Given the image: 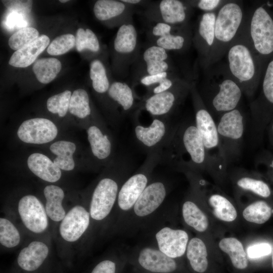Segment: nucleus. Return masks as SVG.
<instances>
[{"label": "nucleus", "mask_w": 273, "mask_h": 273, "mask_svg": "<svg viewBox=\"0 0 273 273\" xmlns=\"http://www.w3.org/2000/svg\"><path fill=\"white\" fill-rule=\"evenodd\" d=\"M161 163L181 172L208 170L206 150L195 121L187 120L176 124L162 151Z\"/></svg>", "instance_id": "f257e3e1"}, {"label": "nucleus", "mask_w": 273, "mask_h": 273, "mask_svg": "<svg viewBox=\"0 0 273 273\" xmlns=\"http://www.w3.org/2000/svg\"><path fill=\"white\" fill-rule=\"evenodd\" d=\"M169 191V184L165 178L153 176L119 231L127 235L140 231L148 232L155 225L165 221V216L160 214Z\"/></svg>", "instance_id": "f03ea898"}, {"label": "nucleus", "mask_w": 273, "mask_h": 273, "mask_svg": "<svg viewBox=\"0 0 273 273\" xmlns=\"http://www.w3.org/2000/svg\"><path fill=\"white\" fill-rule=\"evenodd\" d=\"M134 164L130 156L124 154L115 161L111 174L102 177L96 186L91 198L90 218L101 222L115 208L119 192L125 180L133 172Z\"/></svg>", "instance_id": "7ed1b4c3"}, {"label": "nucleus", "mask_w": 273, "mask_h": 273, "mask_svg": "<svg viewBox=\"0 0 273 273\" xmlns=\"http://www.w3.org/2000/svg\"><path fill=\"white\" fill-rule=\"evenodd\" d=\"M162 151L147 153L142 165L121 186L115 207L118 229L149 183L155 167L161 163Z\"/></svg>", "instance_id": "20e7f679"}, {"label": "nucleus", "mask_w": 273, "mask_h": 273, "mask_svg": "<svg viewBox=\"0 0 273 273\" xmlns=\"http://www.w3.org/2000/svg\"><path fill=\"white\" fill-rule=\"evenodd\" d=\"M195 108V123L202 140L207 158L208 170L222 174L227 164L220 145L216 123L205 106L201 96L191 89Z\"/></svg>", "instance_id": "39448f33"}, {"label": "nucleus", "mask_w": 273, "mask_h": 273, "mask_svg": "<svg viewBox=\"0 0 273 273\" xmlns=\"http://www.w3.org/2000/svg\"><path fill=\"white\" fill-rule=\"evenodd\" d=\"M216 125L220 145L228 165L238 158L241 153L245 128L244 116L236 108L221 115Z\"/></svg>", "instance_id": "423d86ee"}, {"label": "nucleus", "mask_w": 273, "mask_h": 273, "mask_svg": "<svg viewBox=\"0 0 273 273\" xmlns=\"http://www.w3.org/2000/svg\"><path fill=\"white\" fill-rule=\"evenodd\" d=\"M139 114L133 115V133L139 146L147 153L161 150L171 139L175 125L172 124L168 117H153L148 126L143 125L139 120Z\"/></svg>", "instance_id": "0eeeda50"}, {"label": "nucleus", "mask_w": 273, "mask_h": 273, "mask_svg": "<svg viewBox=\"0 0 273 273\" xmlns=\"http://www.w3.org/2000/svg\"><path fill=\"white\" fill-rule=\"evenodd\" d=\"M190 90V86L187 84L176 81L168 90L144 97L136 104L135 111L140 112L141 110H145L153 117H168Z\"/></svg>", "instance_id": "6e6552de"}, {"label": "nucleus", "mask_w": 273, "mask_h": 273, "mask_svg": "<svg viewBox=\"0 0 273 273\" xmlns=\"http://www.w3.org/2000/svg\"><path fill=\"white\" fill-rule=\"evenodd\" d=\"M148 232L151 237V243L169 257L176 259L185 254L189 242V235L185 231L165 225L164 221Z\"/></svg>", "instance_id": "1a4fd4ad"}, {"label": "nucleus", "mask_w": 273, "mask_h": 273, "mask_svg": "<svg viewBox=\"0 0 273 273\" xmlns=\"http://www.w3.org/2000/svg\"><path fill=\"white\" fill-rule=\"evenodd\" d=\"M130 251V259L148 272L172 273L177 269L175 258L166 255L151 243L137 246Z\"/></svg>", "instance_id": "9d476101"}, {"label": "nucleus", "mask_w": 273, "mask_h": 273, "mask_svg": "<svg viewBox=\"0 0 273 273\" xmlns=\"http://www.w3.org/2000/svg\"><path fill=\"white\" fill-rule=\"evenodd\" d=\"M216 92L204 104L214 118H218L223 114L237 108L242 95V89L235 81L223 80L219 85Z\"/></svg>", "instance_id": "9b49d317"}, {"label": "nucleus", "mask_w": 273, "mask_h": 273, "mask_svg": "<svg viewBox=\"0 0 273 273\" xmlns=\"http://www.w3.org/2000/svg\"><path fill=\"white\" fill-rule=\"evenodd\" d=\"M250 35L255 50L262 55L273 52V20L262 7L254 11L250 22Z\"/></svg>", "instance_id": "f8f14e48"}, {"label": "nucleus", "mask_w": 273, "mask_h": 273, "mask_svg": "<svg viewBox=\"0 0 273 273\" xmlns=\"http://www.w3.org/2000/svg\"><path fill=\"white\" fill-rule=\"evenodd\" d=\"M242 18L243 12L238 4L234 2L225 4L216 18L215 38L220 42L230 41L237 33Z\"/></svg>", "instance_id": "ddd939ff"}, {"label": "nucleus", "mask_w": 273, "mask_h": 273, "mask_svg": "<svg viewBox=\"0 0 273 273\" xmlns=\"http://www.w3.org/2000/svg\"><path fill=\"white\" fill-rule=\"evenodd\" d=\"M58 134L56 125L51 120L35 118L23 122L18 128L17 135L23 142L42 144L52 141Z\"/></svg>", "instance_id": "4468645a"}, {"label": "nucleus", "mask_w": 273, "mask_h": 273, "mask_svg": "<svg viewBox=\"0 0 273 273\" xmlns=\"http://www.w3.org/2000/svg\"><path fill=\"white\" fill-rule=\"evenodd\" d=\"M228 59L233 75L241 83H250L254 76L255 66L249 49L243 44H235L229 50Z\"/></svg>", "instance_id": "2eb2a0df"}, {"label": "nucleus", "mask_w": 273, "mask_h": 273, "mask_svg": "<svg viewBox=\"0 0 273 273\" xmlns=\"http://www.w3.org/2000/svg\"><path fill=\"white\" fill-rule=\"evenodd\" d=\"M18 212L23 223L30 231L40 233L47 229L48 221L46 209L34 196L23 197L19 202Z\"/></svg>", "instance_id": "dca6fc26"}, {"label": "nucleus", "mask_w": 273, "mask_h": 273, "mask_svg": "<svg viewBox=\"0 0 273 273\" xmlns=\"http://www.w3.org/2000/svg\"><path fill=\"white\" fill-rule=\"evenodd\" d=\"M89 212L81 206L71 208L62 219L59 232L62 238L68 242L77 241L88 229Z\"/></svg>", "instance_id": "f3484780"}, {"label": "nucleus", "mask_w": 273, "mask_h": 273, "mask_svg": "<svg viewBox=\"0 0 273 273\" xmlns=\"http://www.w3.org/2000/svg\"><path fill=\"white\" fill-rule=\"evenodd\" d=\"M49 43L50 38L48 36H40L34 41L16 51L11 57L9 64L15 67H28L49 46Z\"/></svg>", "instance_id": "a211bd4d"}, {"label": "nucleus", "mask_w": 273, "mask_h": 273, "mask_svg": "<svg viewBox=\"0 0 273 273\" xmlns=\"http://www.w3.org/2000/svg\"><path fill=\"white\" fill-rule=\"evenodd\" d=\"M27 165L35 175L48 182H56L61 176V169L48 157L41 153L30 155Z\"/></svg>", "instance_id": "6ab92c4d"}, {"label": "nucleus", "mask_w": 273, "mask_h": 273, "mask_svg": "<svg viewBox=\"0 0 273 273\" xmlns=\"http://www.w3.org/2000/svg\"><path fill=\"white\" fill-rule=\"evenodd\" d=\"M48 253V247L44 243L33 241L21 250L18 256V264L25 270H35L42 264Z\"/></svg>", "instance_id": "aec40b11"}, {"label": "nucleus", "mask_w": 273, "mask_h": 273, "mask_svg": "<svg viewBox=\"0 0 273 273\" xmlns=\"http://www.w3.org/2000/svg\"><path fill=\"white\" fill-rule=\"evenodd\" d=\"M105 132L97 125H90L87 130L92 152L95 158L101 161L109 159L113 151L112 139Z\"/></svg>", "instance_id": "412c9836"}, {"label": "nucleus", "mask_w": 273, "mask_h": 273, "mask_svg": "<svg viewBox=\"0 0 273 273\" xmlns=\"http://www.w3.org/2000/svg\"><path fill=\"white\" fill-rule=\"evenodd\" d=\"M138 33L134 26L128 22L123 23L118 28L114 40L115 51L123 57L131 55L136 50Z\"/></svg>", "instance_id": "4be33fe9"}, {"label": "nucleus", "mask_w": 273, "mask_h": 273, "mask_svg": "<svg viewBox=\"0 0 273 273\" xmlns=\"http://www.w3.org/2000/svg\"><path fill=\"white\" fill-rule=\"evenodd\" d=\"M159 17L161 22L171 26L181 24L187 18L186 7L178 0H162L158 5Z\"/></svg>", "instance_id": "5701e85b"}, {"label": "nucleus", "mask_w": 273, "mask_h": 273, "mask_svg": "<svg viewBox=\"0 0 273 273\" xmlns=\"http://www.w3.org/2000/svg\"><path fill=\"white\" fill-rule=\"evenodd\" d=\"M46 199V211L47 215L53 221L62 220L66 215L62 203L64 197L63 190L58 186L49 185L43 190Z\"/></svg>", "instance_id": "b1692460"}, {"label": "nucleus", "mask_w": 273, "mask_h": 273, "mask_svg": "<svg viewBox=\"0 0 273 273\" xmlns=\"http://www.w3.org/2000/svg\"><path fill=\"white\" fill-rule=\"evenodd\" d=\"M167 51L156 45H153L145 50L143 58L146 65L148 75H155L167 72L169 68L167 62Z\"/></svg>", "instance_id": "393cba45"}, {"label": "nucleus", "mask_w": 273, "mask_h": 273, "mask_svg": "<svg viewBox=\"0 0 273 273\" xmlns=\"http://www.w3.org/2000/svg\"><path fill=\"white\" fill-rule=\"evenodd\" d=\"M186 254L191 267L195 271L203 273L207 270V250L201 239L194 237L189 241Z\"/></svg>", "instance_id": "a878e982"}, {"label": "nucleus", "mask_w": 273, "mask_h": 273, "mask_svg": "<svg viewBox=\"0 0 273 273\" xmlns=\"http://www.w3.org/2000/svg\"><path fill=\"white\" fill-rule=\"evenodd\" d=\"M184 222L199 233L204 232L208 227V219L198 204L190 199L185 201L181 207Z\"/></svg>", "instance_id": "bb28decb"}, {"label": "nucleus", "mask_w": 273, "mask_h": 273, "mask_svg": "<svg viewBox=\"0 0 273 273\" xmlns=\"http://www.w3.org/2000/svg\"><path fill=\"white\" fill-rule=\"evenodd\" d=\"M108 94L122 109L123 114H127L136 108L134 93L132 88L124 82H113L110 86Z\"/></svg>", "instance_id": "cd10ccee"}, {"label": "nucleus", "mask_w": 273, "mask_h": 273, "mask_svg": "<svg viewBox=\"0 0 273 273\" xmlns=\"http://www.w3.org/2000/svg\"><path fill=\"white\" fill-rule=\"evenodd\" d=\"M50 150L57 157L53 162L61 169L70 171L75 166L73 154L75 151V144L66 141H59L52 144Z\"/></svg>", "instance_id": "c85d7f7f"}, {"label": "nucleus", "mask_w": 273, "mask_h": 273, "mask_svg": "<svg viewBox=\"0 0 273 273\" xmlns=\"http://www.w3.org/2000/svg\"><path fill=\"white\" fill-rule=\"evenodd\" d=\"M129 6L121 1L98 0L94 5V13L100 21H106L122 15L126 16Z\"/></svg>", "instance_id": "c756f323"}, {"label": "nucleus", "mask_w": 273, "mask_h": 273, "mask_svg": "<svg viewBox=\"0 0 273 273\" xmlns=\"http://www.w3.org/2000/svg\"><path fill=\"white\" fill-rule=\"evenodd\" d=\"M219 247L230 257L233 266L237 269H243L248 266L246 253L241 242L235 238L230 237L221 239Z\"/></svg>", "instance_id": "7c9ffc66"}, {"label": "nucleus", "mask_w": 273, "mask_h": 273, "mask_svg": "<svg viewBox=\"0 0 273 273\" xmlns=\"http://www.w3.org/2000/svg\"><path fill=\"white\" fill-rule=\"evenodd\" d=\"M62 67L60 61L56 58H42L37 60L32 69L37 79L47 84L52 81L60 72Z\"/></svg>", "instance_id": "2f4dec72"}, {"label": "nucleus", "mask_w": 273, "mask_h": 273, "mask_svg": "<svg viewBox=\"0 0 273 273\" xmlns=\"http://www.w3.org/2000/svg\"><path fill=\"white\" fill-rule=\"evenodd\" d=\"M208 202L213 209V214L219 219L232 222L237 216V212L234 206L224 196L219 194L211 195Z\"/></svg>", "instance_id": "473e14b6"}, {"label": "nucleus", "mask_w": 273, "mask_h": 273, "mask_svg": "<svg viewBox=\"0 0 273 273\" xmlns=\"http://www.w3.org/2000/svg\"><path fill=\"white\" fill-rule=\"evenodd\" d=\"M272 209L263 201L254 202L246 207L243 211V216L247 221L257 224H262L270 217Z\"/></svg>", "instance_id": "72a5a7b5"}, {"label": "nucleus", "mask_w": 273, "mask_h": 273, "mask_svg": "<svg viewBox=\"0 0 273 273\" xmlns=\"http://www.w3.org/2000/svg\"><path fill=\"white\" fill-rule=\"evenodd\" d=\"M69 110L71 114L81 119L91 114L89 97L84 89L79 88L73 92L70 98Z\"/></svg>", "instance_id": "f704fd0d"}, {"label": "nucleus", "mask_w": 273, "mask_h": 273, "mask_svg": "<svg viewBox=\"0 0 273 273\" xmlns=\"http://www.w3.org/2000/svg\"><path fill=\"white\" fill-rule=\"evenodd\" d=\"M89 76L95 92L101 94L108 92L110 85L106 70L99 60H94L90 63Z\"/></svg>", "instance_id": "c9c22d12"}, {"label": "nucleus", "mask_w": 273, "mask_h": 273, "mask_svg": "<svg viewBox=\"0 0 273 273\" xmlns=\"http://www.w3.org/2000/svg\"><path fill=\"white\" fill-rule=\"evenodd\" d=\"M39 32L35 28L26 27L19 29L9 39V46L13 50L17 51L36 40Z\"/></svg>", "instance_id": "e433bc0d"}, {"label": "nucleus", "mask_w": 273, "mask_h": 273, "mask_svg": "<svg viewBox=\"0 0 273 273\" xmlns=\"http://www.w3.org/2000/svg\"><path fill=\"white\" fill-rule=\"evenodd\" d=\"M75 46L78 52L85 49L93 52L100 50L99 40L94 32L89 29L85 30L83 28L78 29L75 37Z\"/></svg>", "instance_id": "4c0bfd02"}, {"label": "nucleus", "mask_w": 273, "mask_h": 273, "mask_svg": "<svg viewBox=\"0 0 273 273\" xmlns=\"http://www.w3.org/2000/svg\"><path fill=\"white\" fill-rule=\"evenodd\" d=\"M20 241V234L15 225L9 220L1 218V244L7 248H13L16 246Z\"/></svg>", "instance_id": "58836bf2"}, {"label": "nucleus", "mask_w": 273, "mask_h": 273, "mask_svg": "<svg viewBox=\"0 0 273 273\" xmlns=\"http://www.w3.org/2000/svg\"><path fill=\"white\" fill-rule=\"evenodd\" d=\"M71 97V92L68 90L51 97L47 102L48 110L52 113L58 114L60 117L65 116L69 110Z\"/></svg>", "instance_id": "ea45409f"}, {"label": "nucleus", "mask_w": 273, "mask_h": 273, "mask_svg": "<svg viewBox=\"0 0 273 273\" xmlns=\"http://www.w3.org/2000/svg\"><path fill=\"white\" fill-rule=\"evenodd\" d=\"M236 184L240 188L262 197L267 198L270 195V189L265 182L251 176H242L237 180Z\"/></svg>", "instance_id": "a19ab883"}, {"label": "nucleus", "mask_w": 273, "mask_h": 273, "mask_svg": "<svg viewBox=\"0 0 273 273\" xmlns=\"http://www.w3.org/2000/svg\"><path fill=\"white\" fill-rule=\"evenodd\" d=\"M216 18L214 13H205L202 15L199 24V34L209 46L213 44L215 39Z\"/></svg>", "instance_id": "79ce46f5"}, {"label": "nucleus", "mask_w": 273, "mask_h": 273, "mask_svg": "<svg viewBox=\"0 0 273 273\" xmlns=\"http://www.w3.org/2000/svg\"><path fill=\"white\" fill-rule=\"evenodd\" d=\"M75 45V38L71 34H65L56 37L49 45L47 52L51 55L64 54Z\"/></svg>", "instance_id": "37998d69"}, {"label": "nucleus", "mask_w": 273, "mask_h": 273, "mask_svg": "<svg viewBox=\"0 0 273 273\" xmlns=\"http://www.w3.org/2000/svg\"><path fill=\"white\" fill-rule=\"evenodd\" d=\"M185 37L180 34L170 33L161 37L157 38L155 45L166 51L179 50L184 46Z\"/></svg>", "instance_id": "c03bdc74"}, {"label": "nucleus", "mask_w": 273, "mask_h": 273, "mask_svg": "<svg viewBox=\"0 0 273 273\" xmlns=\"http://www.w3.org/2000/svg\"><path fill=\"white\" fill-rule=\"evenodd\" d=\"M263 93L266 100L273 104V60L267 67L262 84Z\"/></svg>", "instance_id": "a18cd8bd"}, {"label": "nucleus", "mask_w": 273, "mask_h": 273, "mask_svg": "<svg viewBox=\"0 0 273 273\" xmlns=\"http://www.w3.org/2000/svg\"><path fill=\"white\" fill-rule=\"evenodd\" d=\"M272 247L267 243H260L250 246L247 248V254L251 259H257L270 254Z\"/></svg>", "instance_id": "49530a36"}, {"label": "nucleus", "mask_w": 273, "mask_h": 273, "mask_svg": "<svg viewBox=\"0 0 273 273\" xmlns=\"http://www.w3.org/2000/svg\"><path fill=\"white\" fill-rule=\"evenodd\" d=\"M5 7L11 11L29 13L31 10L32 1H2Z\"/></svg>", "instance_id": "de8ad7c7"}, {"label": "nucleus", "mask_w": 273, "mask_h": 273, "mask_svg": "<svg viewBox=\"0 0 273 273\" xmlns=\"http://www.w3.org/2000/svg\"><path fill=\"white\" fill-rule=\"evenodd\" d=\"M27 23L22 13L11 11L6 19V25L9 29L22 28L26 27Z\"/></svg>", "instance_id": "09e8293b"}, {"label": "nucleus", "mask_w": 273, "mask_h": 273, "mask_svg": "<svg viewBox=\"0 0 273 273\" xmlns=\"http://www.w3.org/2000/svg\"><path fill=\"white\" fill-rule=\"evenodd\" d=\"M116 262L110 259H105L98 263L91 273H116Z\"/></svg>", "instance_id": "8fccbe9b"}, {"label": "nucleus", "mask_w": 273, "mask_h": 273, "mask_svg": "<svg viewBox=\"0 0 273 273\" xmlns=\"http://www.w3.org/2000/svg\"><path fill=\"white\" fill-rule=\"evenodd\" d=\"M168 77V72H164L155 75H146L140 79L141 84L149 88L159 84L162 80Z\"/></svg>", "instance_id": "3c124183"}, {"label": "nucleus", "mask_w": 273, "mask_h": 273, "mask_svg": "<svg viewBox=\"0 0 273 273\" xmlns=\"http://www.w3.org/2000/svg\"><path fill=\"white\" fill-rule=\"evenodd\" d=\"M176 81L169 77L162 80L159 84L149 88L147 95L145 97L159 94L171 88Z\"/></svg>", "instance_id": "603ef678"}, {"label": "nucleus", "mask_w": 273, "mask_h": 273, "mask_svg": "<svg viewBox=\"0 0 273 273\" xmlns=\"http://www.w3.org/2000/svg\"><path fill=\"white\" fill-rule=\"evenodd\" d=\"M172 28L171 25L164 22H159L152 28V34L157 38L161 37L171 33Z\"/></svg>", "instance_id": "864d4df0"}, {"label": "nucleus", "mask_w": 273, "mask_h": 273, "mask_svg": "<svg viewBox=\"0 0 273 273\" xmlns=\"http://www.w3.org/2000/svg\"><path fill=\"white\" fill-rule=\"evenodd\" d=\"M219 0H201L197 3V7L201 10L209 11L216 8L219 3Z\"/></svg>", "instance_id": "5fc2aeb1"}, {"label": "nucleus", "mask_w": 273, "mask_h": 273, "mask_svg": "<svg viewBox=\"0 0 273 273\" xmlns=\"http://www.w3.org/2000/svg\"><path fill=\"white\" fill-rule=\"evenodd\" d=\"M121 1L130 6L140 4L142 2L140 0H121Z\"/></svg>", "instance_id": "6e6d98bb"}, {"label": "nucleus", "mask_w": 273, "mask_h": 273, "mask_svg": "<svg viewBox=\"0 0 273 273\" xmlns=\"http://www.w3.org/2000/svg\"><path fill=\"white\" fill-rule=\"evenodd\" d=\"M269 166L273 169V159L271 161Z\"/></svg>", "instance_id": "4d7b16f0"}, {"label": "nucleus", "mask_w": 273, "mask_h": 273, "mask_svg": "<svg viewBox=\"0 0 273 273\" xmlns=\"http://www.w3.org/2000/svg\"><path fill=\"white\" fill-rule=\"evenodd\" d=\"M68 1V0H60L59 1V2H61V3H66V2H67Z\"/></svg>", "instance_id": "13d9d810"}, {"label": "nucleus", "mask_w": 273, "mask_h": 273, "mask_svg": "<svg viewBox=\"0 0 273 273\" xmlns=\"http://www.w3.org/2000/svg\"><path fill=\"white\" fill-rule=\"evenodd\" d=\"M272 131H273V123H272Z\"/></svg>", "instance_id": "bf43d9fd"}, {"label": "nucleus", "mask_w": 273, "mask_h": 273, "mask_svg": "<svg viewBox=\"0 0 273 273\" xmlns=\"http://www.w3.org/2000/svg\"><path fill=\"white\" fill-rule=\"evenodd\" d=\"M272 265H273V253H272Z\"/></svg>", "instance_id": "052dcab7"}]
</instances>
